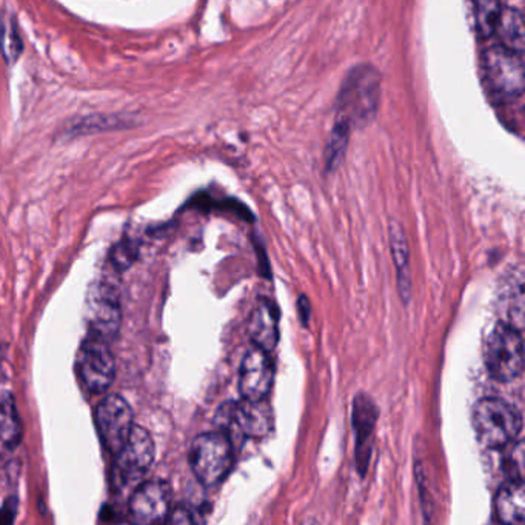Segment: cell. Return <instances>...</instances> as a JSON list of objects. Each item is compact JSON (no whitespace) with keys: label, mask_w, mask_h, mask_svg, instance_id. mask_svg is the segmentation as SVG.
<instances>
[{"label":"cell","mask_w":525,"mask_h":525,"mask_svg":"<svg viewBox=\"0 0 525 525\" xmlns=\"http://www.w3.org/2000/svg\"><path fill=\"white\" fill-rule=\"evenodd\" d=\"M377 404L366 393H359L353 399V430L356 436V469L361 476L367 473L370 463L373 436L377 430Z\"/></svg>","instance_id":"4fadbf2b"},{"label":"cell","mask_w":525,"mask_h":525,"mask_svg":"<svg viewBox=\"0 0 525 525\" xmlns=\"http://www.w3.org/2000/svg\"><path fill=\"white\" fill-rule=\"evenodd\" d=\"M138 254H139L138 243L129 241V239H122L111 250V263H113L116 270L124 272V270L133 265L134 261L138 259Z\"/></svg>","instance_id":"603a6c76"},{"label":"cell","mask_w":525,"mask_h":525,"mask_svg":"<svg viewBox=\"0 0 525 525\" xmlns=\"http://www.w3.org/2000/svg\"><path fill=\"white\" fill-rule=\"evenodd\" d=\"M188 459L197 481L205 487H216L227 478L234 463L232 439L219 430L202 433L191 444Z\"/></svg>","instance_id":"3957f363"},{"label":"cell","mask_w":525,"mask_h":525,"mask_svg":"<svg viewBox=\"0 0 525 525\" xmlns=\"http://www.w3.org/2000/svg\"><path fill=\"white\" fill-rule=\"evenodd\" d=\"M494 513L502 525H525V487L522 479L511 478L494 496Z\"/></svg>","instance_id":"9a60e30c"},{"label":"cell","mask_w":525,"mask_h":525,"mask_svg":"<svg viewBox=\"0 0 525 525\" xmlns=\"http://www.w3.org/2000/svg\"><path fill=\"white\" fill-rule=\"evenodd\" d=\"M524 272L522 268H518L510 278L507 285V316L509 320L505 324L518 329L522 333L525 320V294H524Z\"/></svg>","instance_id":"d6986e66"},{"label":"cell","mask_w":525,"mask_h":525,"mask_svg":"<svg viewBox=\"0 0 525 525\" xmlns=\"http://www.w3.org/2000/svg\"><path fill=\"white\" fill-rule=\"evenodd\" d=\"M167 525H205L201 511L193 505H177L167 518Z\"/></svg>","instance_id":"cb8c5ba5"},{"label":"cell","mask_w":525,"mask_h":525,"mask_svg":"<svg viewBox=\"0 0 525 525\" xmlns=\"http://www.w3.org/2000/svg\"><path fill=\"white\" fill-rule=\"evenodd\" d=\"M0 47L8 63L16 62L17 57L21 56V36L17 33L16 22L11 17L2 22V26H0Z\"/></svg>","instance_id":"7402d4cb"},{"label":"cell","mask_w":525,"mask_h":525,"mask_svg":"<svg viewBox=\"0 0 525 525\" xmlns=\"http://www.w3.org/2000/svg\"><path fill=\"white\" fill-rule=\"evenodd\" d=\"M494 36L500 39L501 47L524 56L525 21L524 14L513 6L504 5L501 11L500 21L494 30Z\"/></svg>","instance_id":"e0dca14e"},{"label":"cell","mask_w":525,"mask_h":525,"mask_svg":"<svg viewBox=\"0 0 525 525\" xmlns=\"http://www.w3.org/2000/svg\"><path fill=\"white\" fill-rule=\"evenodd\" d=\"M520 408L500 397H485L473 410V427L484 447L504 448L515 443L522 432Z\"/></svg>","instance_id":"7a4b0ae2"},{"label":"cell","mask_w":525,"mask_h":525,"mask_svg":"<svg viewBox=\"0 0 525 525\" xmlns=\"http://www.w3.org/2000/svg\"><path fill=\"white\" fill-rule=\"evenodd\" d=\"M474 25L479 36L490 39L494 36V30L500 21L502 4L494 0H481L474 4Z\"/></svg>","instance_id":"44dd1931"},{"label":"cell","mask_w":525,"mask_h":525,"mask_svg":"<svg viewBox=\"0 0 525 525\" xmlns=\"http://www.w3.org/2000/svg\"><path fill=\"white\" fill-rule=\"evenodd\" d=\"M171 489L155 479L138 485L129 498V525H159L170 515Z\"/></svg>","instance_id":"8fae6325"},{"label":"cell","mask_w":525,"mask_h":525,"mask_svg":"<svg viewBox=\"0 0 525 525\" xmlns=\"http://www.w3.org/2000/svg\"><path fill=\"white\" fill-rule=\"evenodd\" d=\"M248 333L259 350L270 353L279 342V311L273 301L261 299L253 310Z\"/></svg>","instance_id":"5bb4252c"},{"label":"cell","mask_w":525,"mask_h":525,"mask_svg":"<svg viewBox=\"0 0 525 525\" xmlns=\"http://www.w3.org/2000/svg\"><path fill=\"white\" fill-rule=\"evenodd\" d=\"M388 239L392 250L393 262L396 267L397 290L404 302L412 298V267H410V245L407 234L401 224L392 221L388 224Z\"/></svg>","instance_id":"2e32d148"},{"label":"cell","mask_w":525,"mask_h":525,"mask_svg":"<svg viewBox=\"0 0 525 525\" xmlns=\"http://www.w3.org/2000/svg\"><path fill=\"white\" fill-rule=\"evenodd\" d=\"M298 313L301 322H302L304 325L309 324L310 314H311V307H310L309 299H307V296H304V294L299 298Z\"/></svg>","instance_id":"d4e9b609"},{"label":"cell","mask_w":525,"mask_h":525,"mask_svg":"<svg viewBox=\"0 0 525 525\" xmlns=\"http://www.w3.org/2000/svg\"><path fill=\"white\" fill-rule=\"evenodd\" d=\"M381 102V74L371 63H359L347 72L336 100V119L351 129H362L377 116Z\"/></svg>","instance_id":"6da1fadb"},{"label":"cell","mask_w":525,"mask_h":525,"mask_svg":"<svg viewBox=\"0 0 525 525\" xmlns=\"http://www.w3.org/2000/svg\"><path fill=\"white\" fill-rule=\"evenodd\" d=\"M274 381V366L265 351L253 347L243 356L239 370V392L247 401H265Z\"/></svg>","instance_id":"7c38bea8"},{"label":"cell","mask_w":525,"mask_h":525,"mask_svg":"<svg viewBox=\"0 0 525 525\" xmlns=\"http://www.w3.org/2000/svg\"><path fill=\"white\" fill-rule=\"evenodd\" d=\"M482 68L492 93L504 102L524 94V56L501 45L487 48L482 54Z\"/></svg>","instance_id":"5b68a950"},{"label":"cell","mask_w":525,"mask_h":525,"mask_svg":"<svg viewBox=\"0 0 525 525\" xmlns=\"http://www.w3.org/2000/svg\"><path fill=\"white\" fill-rule=\"evenodd\" d=\"M216 424L219 432L230 434H241L243 438H267L273 432V410L265 401L225 402L216 413Z\"/></svg>","instance_id":"8992f818"},{"label":"cell","mask_w":525,"mask_h":525,"mask_svg":"<svg viewBox=\"0 0 525 525\" xmlns=\"http://www.w3.org/2000/svg\"><path fill=\"white\" fill-rule=\"evenodd\" d=\"M87 324L90 333L99 339L110 340L118 335L122 324V309L118 290L109 282H94L85 299Z\"/></svg>","instance_id":"9c48e42d"},{"label":"cell","mask_w":525,"mask_h":525,"mask_svg":"<svg viewBox=\"0 0 525 525\" xmlns=\"http://www.w3.org/2000/svg\"><path fill=\"white\" fill-rule=\"evenodd\" d=\"M96 425L103 447L114 456L133 430V408L120 395H109L96 408Z\"/></svg>","instance_id":"30bf717a"},{"label":"cell","mask_w":525,"mask_h":525,"mask_svg":"<svg viewBox=\"0 0 525 525\" xmlns=\"http://www.w3.org/2000/svg\"><path fill=\"white\" fill-rule=\"evenodd\" d=\"M22 438L24 428L14 396L10 392L0 393V441L10 450H16Z\"/></svg>","instance_id":"ac0fdd59"},{"label":"cell","mask_w":525,"mask_h":525,"mask_svg":"<svg viewBox=\"0 0 525 525\" xmlns=\"http://www.w3.org/2000/svg\"><path fill=\"white\" fill-rule=\"evenodd\" d=\"M485 367L490 377L500 382H510L524 370V339L522 333L505 322H498L485 342Z\"/></svg>","instance_id":"277c9868"},{"label":"cell","mask_w":525,"mask_h":525,"mask_svg":"<svg viewBox=\"0 0 525 525\" xmlns=\"http://www.w3.org/2000/svg\"><path fill=\"white\" fill-rule=\"evenodd\" d=\"M155 441L144 427L134 425L122 448L114 454L113 479L116 487L140 485L155 463Z\"/></svg>","instance_id":"52a82bcc"},{"label":"cell","mask_w":525,"mask_h":525,"mask_svg":"<svg viewBox=\"0 0 525 525\" xmlns=\"http://www.w3.org/2000/svg\"><path fill=\"white\" fill-rule=\"evenodd\" d=\"M302 525H320V522H318L316 520H313V518H310V520H304Z\"/></svg>","instance_id":"484cf974"},{"label":"cell","mask_w":525,"mask_h":525,"mask_svg":"<svg viewBox=\"0 0 525 525\" xmlns=\"http://www.w3.org/2000/svg\"><path fill=\"white\" fill-rule=\"evenodd\" d=\"M76 371L83 388L91 395L109 390L116 377V361L107 340L88 335L76 358Z\"/></svg>","instance_id":"ba28073f"},{"label":"cell","mask_w":525,"mask_h":525,"mask_svg":"<svg viewBox=\"0 0 525 525\" xmlns=\"http://www.w3.org/2000/svg\"><path fill=\"white\" fill-rule=\"evenodd\" d=\"M350 125L340 119H336L333 129L329 133L327 148H325V168L329 173L338 170L339 165L342 164L347 148H348V142H350Z\"/></svg>","instance_id":"ffe728a7"}]
</instances>
